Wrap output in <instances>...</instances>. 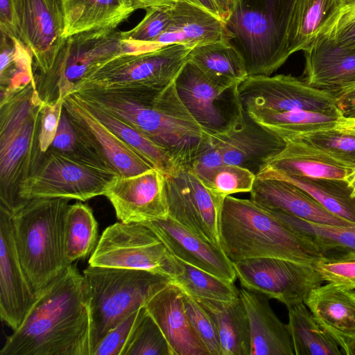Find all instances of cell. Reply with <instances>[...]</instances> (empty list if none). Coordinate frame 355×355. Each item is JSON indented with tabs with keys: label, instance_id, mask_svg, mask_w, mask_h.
<instances>
[{
	"label": "cell",
	"instance_id": "5b68a950",
	"mask_svg": "<svg viewBox=\"0 0 355 355\" xmlns=\"http://www.w3.org/2000/svg\"><path fill=\"white\" fill-rule=\"evenodd\" d=\"M42 103L31 84L0 105L1 207L11 214L27 201L19 196L20 186L44 153L39 141Z\"/></svg>",
	"mask_w": 355,
	"mask_h": 355
},
{
	"label": "cell",
	"instance_id": "6125c7cd",
	"mask_svg": "<svg viewBox=\"0 0 355 355\" xmlns=\"http://www.w3.org/2000/svg\"><path fill=\"white\" fill-rule=\"evenodd\" d=\"M355 47V46H354Z\"/></svg>",
	"mask_w": 355,
	"mask_h": 355
},
{
	"label": "cell",
	"instance_id": "ab89813d",
	"mask_svg": "<svg viewBox=\"0 0 355 355\" xmlns=\"http://www.w3.org/2000/svg\"><path fill=\"white\" fill-rule=\"evenodd\" d=\"M271 211L293 229L312 239L322 250V256L355 251V226L315 223Z\"/></svg>",
	"mask_w": 355,
	"mask_h": 355
},
{
	"label": "cell",
	"instance_id": "2e32d148",
	"mask_svg": "<svg viewBox=\"0 0 355 355\" xmlns=\"http://www.w3.org/2000/svg\"><path fill=\"white\" fill-rule=\"evenodd\" d=\"M64 109L78 137L96 162L120 177L155 168L104 125L75 93L64 98Z\"/></svg>",
	"mask_w": 355,
	"mask_h": 355
},
{
	"label": "cell",
	"instance_id": "4316f807",
	"mask_svg": "<svg viewBox=\"0 0 355 355\" xmlns=\"http://www.w3.org/2000/svg\"><path fill=\"white\" fill-rule=\"evenodd\" d=\"M225 41L223 21L207 9L187 1L171 7V21L155 42L157 48L182 44L193 49L205 44Z\"/></svg>",
	"mask_w": 355,
	"mask_h": 355
},
{
	"label": "cell",
	"instance_id": "7c38bea8",
	"mask_svg": "<svg viewBox=\"0 0 355 355\" xmlns=\"http://www.w3.org/2000/svg\"><path fill=\"white\" fill-rule=\"evenodd\" d=\"M237 91L241 107L249 114L292 110L340 114L332 92L291 75L248 76Z\"/></svg>",
	"mask_w": 355,
	"mask_h": 355
},
{
	"label": "cell",
	"instance_id": "7a4b0ae2",
	"mask_svg": "<svg viewBox=\"0 0 355 355\" xmlns=\"http://www.w3.org/2000/svg\"><path fill=\"white\" fill-rule=\"evenodd\" d=\"M121 118L166 150L180 167H190L210 141L180 98L175 80L161 89H84L73 92Z\"/></svg>",
	"mask_w": 355,
	"mask_h": 355
},
{
	"label": "cell",
	"instance_id": "1f68e13d",
	"mask_svg": "<svg viewBox=\"0 0 355 355\" xmlns=\"http://www.w3.org/2000/svg\"><path fill=\"white\" fill-rule=\"evenodd\" d=\"M340 6L341 0H295L287 31L290 55L308 49Z\"/></svg>",
	"mask_w": 355,
	"mask_h": 355
},
{
	"label": "cell",
	"instance_id": "b9f144b4",
	"mask_svg": "<svg viewBox=\"0 0 355 355\" xmlns=\"http://www.w3.org/2000/svg\"><path fill=\"white\" fill-rule=\"evenodd\" d=\"M171 7L146 8L144 17L136 26L122 31L126 53H142L159 49L155 42L170 24Z\"/></svg>",
	"mask_w": 355,
	"mask_h": 355
},
{
	"label": "cell",
	"instance_id": "5bb4252c",
	"mask_svg": "<svg viewBox=\"0 0 355 355\" xmlns=\"http://www.w3.org/2000/svg\"><path fill=\"white\" fill-rule=\"evenodd\" d=\"M233 263L236 279L247 289L274 298L287 308L304 303L324 282L311 264L275 257L249 258Z\"/></svg>",
	"mask_w": 355,
	"mask_h": 355
},
{
	"label": "cell",
	"instance_id": "74e56055",
	"mask_svg": "<svg viewBox=\"0 0 355 355\" xmlns=\"http://www.w3.org/2000/svg\"><path fill=\"white\" fill-rule=\"evenodd\" d=\"M250 115L284 140L297 134L336 127L342 122L340 114H328L306 110L266 112Z\"/></svg>",
	"mask_w": 355,
	"mask_h": 355
},
{
	"label": "cell",
	"instance_id": "cb8c5ba5",
	"mask_svg": "<svg viewBox=\"0 0 355 355\" xmlns=\"http://www.w3.org/2000/svg\"><path fill=\"white\" fill-rule=\"evenodd\" d=\"M304 304L344 354L355 341V289L327 282L313 289Z\"/></svg>",
	"mask_w": 355,
	"mask_h": 355
},
{
	"label": "cell",
	"instance_id": "6f0895ef",
	"mask_svg": "<svg viewBox=\"0 0 355 355\" xmlns=\"http://www.w3.org/2000/svg\"><path fill=\"white\" fill-rule=\"evenodd\" d=\"M219 10L220 17L223 21L230 14L235 0H214Z\"/></svg>",
	"mask_w": 355,
	"mask_h": 355
},
{
	"label": "cell",
	"instance_id": "ffe728a7",
	"mask_svg": "<svg viewBox=\"0 0 355 355\" xmlns=\"http://www.w3.org/2000/svg\"><path fill=\"white\" fill-rule=\"evenodd\" d=\"M211 136L225 164L246 168L255 176L286 145L282 137L255 121L243 110L239 125L225 133Z\"/></svg>",
	"mask_w": 355,
	"mask_h": 355
},
{
	"label": "cell",
	"instance_id": "6da1fadb",
	"mask_svg": "<svg viewBox=\"0 0 355 355\" xmlns=\"http://www.w3.org/2000/svg\"><path fill=\"white\" fill-rule=\"evenodd\" d=\"M83 275L71 264L36 295L0 355H92Z\"/></svg>",
	"mask_w": 355,
	"mask_h": 355
},
{
	"label": "cell",
	"instance_id": "7dc6e473",
	"mask_svg": "<svg viewBox=\"0 0 355 355\" xmlns=\"http://www.w3.org/2000/svg\"><path fill=\"white\" fill-rule=\"evenodd\" d=\"M147 313L146 306L131 313L99 341L92 355H122L138 324Z\"/></svg>",
	"mask_w": 355,
	"mask_h": 355
},
{
	"label": "cell",
	"instance_id": "ac0fdd59",
	"mask_svg": "<svg viewBox=\"0 0 355 355\" xmlns=\"http://www.w3.org/2000/svg\"><path fill=\"white\" fill-rule=\"evenodd\" d=\"M104 196L121 222L143 223L168 216L165 175L157 168L134 176H117Z\"/></svg>",
	"mask_w": 355,
	"mask_h": 355
},
{
	"label": "cell",
	"instance_id": "8992f818",
	"mask_svg": "<svg viewBox=\"0 0 355 355\" xmlns=\"http://www.w3.org/2000/svg\"><path fill=\"white\" fill-rule=\"evenodd\" d=\"M69 201L34 198L12 214L19 257L35 295L71 265L64 252Z\"/></svg>",
	"mask_w": 355,
	"mask_h": 355
},
{
	"label": "cell",
	"instance_id": "d590c367",
	"mask_svg": "<svg viewBox=\"0 0 355 355\" xmlns=\"http://www.w3.org/2000/svg\"><path fill=\"white\" fill-rule=\"evenodd\" d=\"M287 309V327L295 355L343 354L334 338L319 324L304 303Z\"/></svg>",
	"mask_w": 355,
	"mask_h": 355
},
{
	"label": "cell",
	"instance_id": "11a10c76",
	"mask_svg": "<svg viewBox=\"0 0 355 355\" xmlns=\"http://www.w3.org/2000/svg\"><path fill=\"white\" fill-rule=\"evenodd\" d=\"M327 39L340 46H355V21L342 29L331 38Z\"/></svg>",
	"mask_w": 355,
	"mask_h": 355
},
{
	"label": "cell",
	"instance_id": "30bf717a",
	"mask_svg": "<svg viewBox=\"0 0 355 355\" xmlns=\"http://www.w3.org/2000/svg\"><path fill=\"white\" fill-rule=\"evenodd\" d=\"M96 163L49 148L32 175L19 188L24 201L34 198H64L86 201L104 196L117 177Z\"/></svg>",
	"mask_w": 355,
	"mask_h": 355
},
{
	"label": "cell",
	"instance_id": "c3c4849f",
	"mask_svg": "<svg viewBox=\"0 0 355 355\" xmlns=\"http://www.w3.org/2000/svg\"><path fill=\"white\" fill-rule=\"evenodd\" d=\"M50 147L98 164L78 137L64 108H62L57 132Z\"/></svg>",
	"mask_w": 355,
	"mask_h": 355
},
{
	"label": "cell",
	"instance_id": "60d3db41",
	"mask_svg": "<svg viewBox=\"0 0 355 355\" xmlns=\"http://www.w3.org/2000/svg\"><path fill=\"white\" fill-rule=\"evenodd\" d=\"M300 141L355 169V131L338 125L295 135L286 140Z\"/></svg>",
	"mask_w": 355,
	"mask_h": 355
},
{
	"label": "cell",
	"instance_id": "7402d4cb",
	"mask_svg": "<svg viewBox=\"0 0 355 355\" xmlns=\"http://www.w3.org/2000/svg\"><path fill=\"white\" fill-rule=\"evenodd\" d=\"M169 346L171 355H209L188 319L182 291L171 283L146 305Z\"/></svg>",
	"mask_w": 355,
	"mask_h": 355
},
{
	"label": "cell",
	"instance_id": "3957f363",
	"mask_svg": "<svg viewBox=\"0 0 355 355\" xmlns=\"http://www.w3.org/2000/svg\"><path fill=\"white\" fill-rule=\"evenodd\" d=\"M220 244L232 261L275 257L312 265L322 251L310 237L296 231L250 199L227 196L220 219Z\"/></svg>",
	"mask_w": 355,
	"mask_h": 355
},
{
	"label": "cell",
	"instance_id": "bcb514c9",
	"mask_svg": "<svg viewBox=\"0 0 355 355\" xmlns=\"http://www.w3.org/2000/svg\"><path fill=\"white\" fill-rule=\"evenodd\" d=\"M182 293L185 311L193 330L209 355H220V340L212 316L195 298Z\"/></svg>",
	"mask_w": 355,
	"mask_h": 355
},
{
	"label": "cell",
	"instance_id": "681fc988",
	"mask_svg": "<svg viewBox=\"0 0 355 355\" xmlns=\"http://www.w3.org/2000/svg\"><path fill=\"white\" fill-rule=\"evenodd\" d=\"M64 98L58 96L53 101L42 103L39 141L43 153L49 148L55 137L62 114Z\"/></svg>",
	"mask_w": 355,
	"mask_h": 355
},
{
	"label": "cell",
	"instance_id": "e575fe53",
	"mask_svg": "<svg viewBox=\"0 0 355 355\" xmlns=\"http://www.w3.org/2000/svg\"><path fill=\"white\" fill-rule=\"evenodd\" d=\"M76 96L111 132L165 175L179 168L166 150L141 132L112 113Z\"/></svg>",
	"mask_w": 355,
	"mask_h": 355
},
{
	"label": "cell",
	"instance_id": "484cf974",
	"mask_svg": "<svg viewBox=\"0 0 355 355\" xmlns=\"http://www.w3.org/2000/svg\"><path fill=\"white\" fill-rule=\"evenodd\" d=\"M249 321L250 355H293L288 330L270 305L268 297L247 288L240 290Z\"/></svg>",
	"mask_w": 355,
	"mask_h": 355
},
{
	"label": "cell",
	"instance_id": "8fae6325",
	"mask_svg": "<svg viewBox=\"0 0 355 355\" xmlns=\"http://www.w3.org/2000/svg\"><path fill=\"white\" fill-rule=\"evenodd\" d=\"M89 265L147 270L173 278L178 262L156 234L142 223L118 222L102 233Z\"/></svg>",
	"mask_w": 355,
	"mask_h": 355
},
{
	"label": "cell",
	"instance_id": "52a82bcc",
	"mask_svg": "<svg viewBox=\"0 0 355 355\" xmlns=\"http://www.w3.org/2000/svg\"><path fill=\"white\" fill-rule=\"evenodd\" d=\"M89 306L92 355L105 334L172 282V278L142 270L89 265L83 271Z\"/></svg>",
	"mask_w": 355,
	"mask_h": 355
},
{
	"label": "cell",
	"instance_id": "94428289",
	"mask_svg": "<svg viewBox=\"0 0 355 355\" xmlns=\"http://www.w3.org/2000/svg\"><path fill=\"white\" fill-rule=\"evenodd\" d=\"M339 125L355 131V121H348V122H343Z\"/></svg>",
	"mask_w": 355,
	"mask_h": 355
},
{
	"label": "cell",
	"instance_id": "7bdbcfd3",
	"mask_svg": "<svg viewBox=\"0 0 355 355\" xmlns=\"http://www.w3.org/2000/svg\"><path fill=\"white\" fill-rule=\"evenodd\" d=\"M198 177L212 193L223 198L234 193L250 192L256 178L249 170L228 164Z\"/></svg>",
	"mask_w": 355,
	"mask_h": 355
},
{
	"label": "cell",
	"instance_id": "f1b7e54d",
	"mask_svg": "<svg viewBox=\"0 0 355 355\" xmlns=\"http://www.w3.org/2000/svg\"><path fill=\"white\" fill-rule=\"evenodd\" d=\"M63 38L83 32L117 28L136 10L130 0H64Z\"/></svg>",
	"mask_w": 355,
	"mask_h": 355
},
{
	"label": "cell",
	"instance_id": "ba28073f",
	"mask_svg": "<svg viewBox=\"0 0 355 355\" xmlns=\"http://www.w3.org/2000/svg\"><path fill=\"white\" fill-rule=\"evenodd\" d=\"M191 49L182 44H170L146 52L121 53L87 74L73 92L163 88L175 80Z\"/></svg>",
	"mask_w": 355,
	"mask_h": 355
},
{
	"label": "cell",
	"instance_id": "e0dca14e",
	"mask_svg": "<svg viewBox=\"0 0 355 355\" xmlns=\"http://www.w3.org/2000/svg\"><path fill=\"white\" fill-rule=\"evenodd\" d=\"M18 39L33 54L35 75L46 73L63 42L64 0H14Z\"/></svg>",
	"mask_w": 355,
	"mask_h": 355
},
{
	"label": "cell",
	"instance_id": "f907efd6",
	"mask_svg": "<svg viewBox=\"0 0 355 355\" xmlns=\"http://www.w3.org/2000/svg\"><path fill=\"white\" fill-rule=\"evenodd\" d=\"M224 164L222 153L211 136L190 167L197 176H200Z\"/></svg>",
	"mask_w": 355,
	"mask_h": 355
},
{
	"label": "cell",
	"instance_id": "4dcf8cb0",
	"mask_svg": "<svg viewBox=\"0 0 355 355\" xmlns=\"http://www.w3.org/2000/svg\"><path fill=\"white\" fill-rule=\"evenodd\" d=\"M256 177L288 182L308 193L334 215L355 224V196L346 179L293 176L268 168Z\"/></svg>",
	"mask_w": 355,
	"mask_h": 355
},
{
	"label": "cell",
	"instance_id": "db71d44e",
	"mask_svg": "<svg viewBox=\"0 0 355 355\" xmlns=\"http://www.w3.org/2000/svg\"><path fill=\"white\" fill-rule=\"evenodd\" d=\"M0 30L1 33L18 39L14 0H0Z\"/></svg>",
	"mask_w": 355,
	"mask_h": 355
},
{
	"label": "cell",
	"instance_id": "f5cc1de1",
	"mask_svg": "<svg viewBox=\"0 0 355 355\" xmlns=\"http://www.w3.org/2000/svg\"><path fill=\"white\" fill-rule=\"evenodd\" d=\"M342 122L355 121V83L333 93Z\"/></svg>",
	"mask_w": 355,
	"mask_h": 355
},
{
	"label": "cell",
	"instance_id": "d6a6232c",
	"mask_svg": "<svg viewBox=\"0 0 355 355\" xmlns=\"http://www.w3.org/2000/svg\"><path fill=\"white\" fill-rule=\"evenodd\" d=\"M0 51L2 103L30 85H35L37 68L31 51L15 37L1 33Z\"/></svg>",
	"mask_w": 355,
	"mask_h": 355
},
{
	"label": "cell",
	"instance_id": "277c9868",
	"mask_svg": "<svg viewBox=\"0 0 355 355\" xmlns=\"http://www.w3.org/2000/svg\"><path fill=\"white\" fill-rule=\"evenodd\" d=\"M295 0H235L225 41L243 60L248 76H269L287 60V31Z\"/></svg>",
	"mask_w": 355,
	"mask_h": 355
},
{
	"label": "cell",
	"instance_id": "603a6c76",
	"mask_svg": "<svg viewBox=\"0 0 355 355\" xmlns=\"http://www.w3.org/2000/svg\"><path fill=\"white\" fill-rule=\"evenodd\" d=\"M250 193L252 200L270 211L315 223L355 226L327 211L301 188L284 180L256 177Z\"/></svg>",
	"mask_w": 355,
	"mask_h": 355
},
{
	"label": "cell",
	"instance_id": "816d5d0a",
	"mask_svg": "<svg viewBox=\"0 0 355 355\" xmlns=\"http://www.w3.org/2000/svg\"><path fill=\"white\" fill-rule=\"evenodd\" d=\"M354 21L355 4L342 6L327 21L318 35L331 38L342 29Z\"/></svg>",
	"mask_w": 355,
	"mask_h": 355
},
{
	"label": "cell",
	"instance_id": "f35d334b",
	"mask_svg": "<svg viewBox=\"0 0 355 355\" xmlns=\"http://www.w3.org/2000/svg\"><path fill=\"white\" fill-rule=\"evenodd\" d=\"M177 274L172 284L195 298L231 301L240 296L234 282H230L176 258Z\"/></svg>",
	"mask_w": 355,
	"mask_h": 355
},
{
	"label": "cell",
	"instance_id": "680465c9",
	"mask_svg": "<svg viewBox=\"0 0 355 355\" xmlns=\"http://www.w3.org/2000/svg\"><path fill=\"white\" fill-rule=\"evenodd\" d=\"M193 1L196 5L207 9L220 17L219 10L214 0H193Z\"/></svg>",
	"mask_w": 355,
	"mask_h": 355
},
{
	"label": "cell",
	"instance_id": "9c48e42d",
	"mask_svg": "<svg viewBox=\"0 0 355 355\" xmlns=\"http://www.w3.org/2000/svg\"><path fill=\"white\" fill-rule=\"evenodd\" d=\"M124 53L122 31L117 28L93 30L64 38L50 70L35 77L40 98L51 102L58 96L65 98L87 74Z\"/></svg>",
	"mask_w": 355,
	"mask_h": 355
},
{
	"label": "cell",
	"instance_id": "9a60e30c",
	"mask_svg": "<svg viewBox=\"0 0 355 355\" xmlns=\"http://www.w3.org/2000/svg\"><path fill=\"white\" fill-rule=\"evenodd\" d=\"M168 216L203 240L220 247V219L225 198L215 195L191 167L165 175Z\"/></svg>",
	"mask_w": 355,
	"mask_h": 355
},
{
	"label": "cell",
	"instance_id": "f546056e",
	"mask_svg": "<svg viewBox=\"0 0 355 355\" xmlns=\"http://www.w3.org/2000/svg\"><path fill=\"white\" fill-rule=\"evenodd\" d=\"M195 300L214 319L220 340V355H250L249 321L240 296L231 301Z\"/></svg>",
	"mask_w": 355,
	"mask_h": 355
},
{
	"label": "cell",
	"instance_id": "d6986e66",
	"mask_svg": "<svg viewBox=\"0 0 355 355\" xmlns=\"http://www.w3.org/2000/svg\"><path fill=\"white\" fill-rule=\"evenodd\" d=\"M0 315L13 331L22 322L35 294L16 247L12 214L0 209Z\"/></svg>",
	"mask_w": 355,
	"mask_h": 355
},
{
	"label": "cell",
	"instance_id": "9f6ffc18",
	"mask_svg": "<svg viewBox=\"0 0 355 355\" xmlns=\"http://www.w3.org/2000/svg\"><path fill=\"white\" fill-rule=\"evenodd\" d=\"M135 10L151 7L170 6L178 1H187L195 3L193 0H130Z\"/></svg>",
	"mask_w": 355,
	"mask_h": 355
},
{
	"label": "cell",
	"instance_id": "f6af8a7d",
	"mask_svg": "<svg viewBox=\"0 0 355 355\" xmlns=\"http://www.w3.org/2000/svg\"><path fill=\"white\" fill-rule=\"evenodd\" d=\"M312 266L324 282L355 289V251L322 256Z\"/></svg>",
	"mask_w": 355,
	"mask_h": 355
},
{
	"label": "cell",
	"instance_id": "836d02e7",
	"mask_svg": "<svg viewBox=\"0 0 355 355\" xmlns=\"http://www.w3.org/2000/svg\"><path fill=\"white\" fill-rule=\"evenodd\" d=\"M189 60L214 82L225 86H238L248 76L243 58L224 41L193 47Z\"/></svg>",
	"mask_w": 355,
	"mask_h": 355
},
{
	"label": "cell",
	"instance_id": "d4e9b609",
	"mask_svg": "<svg viewBox=\"0 0 355 355\" xmlns=\"http://www.w3.org/2000/svg\"><path fill=\"white\" fill-rule=\"evenodd\" d=\"M306 83L334 93L355 83V47L343 46L318 35L304 51Z\"/></svg>",
	"mask_w": 355,
	"mask_h": 355
},
{
	"label": "cell",
	"instance_id": "44dd1931",
	"mask_svg": "<svg viewBox=\"0 0 355 355\" xmlns=\"http://www.w3.org/2000/svg\"><path fill=\"white\" fill-rule=\"evenodd\" d=\"M142 223L156 234L175 257L234 283L233 263L221 248L203 240L169 216Z\"/></svg>",
	"mask_w": 355,
	"mask_h": 355
},
{
	"label": "cell",
	"instance_id": "4fadbf2b",
	"mask_svg": "<svg viewBox=\"0 0 355 355\" xmlns=\"http://www.w3.org/2000/svg\"><path fill=\"white\" fill-rule=\"evenodd\" d=\"M175 86L184 105L209 135L225 133L241 123L238 86L214 82L189 60L175 79Z\"/></svg>",
	"mask_w": 355,
	"mask_h": 355
},
{
	"label": "cell",
	"instance_id": "91938a15",
	"mask_svg": "<svg viewBox=\"0 0 355 355\" xmlns=\"http://www.w3.org/2000/svg\"><path fill=\"white\" fill-rule=\"evenodd\" d=\"M349 187L352 189V196H355V169L352 173L346 178Z\"/></svg>",
	"mask_w": 355,
	"mask_h": 355
},
{
	"label": "cell",
	"instance_id": "ee69618b",
	"mask_svg": "<svg viewBox=\"0 0 355 355\" xmlns=\"http://www.w3.org/2000/svg\"><path fill=\"white\" fill-rule=\"evenodd\" d=\"M122 355H171L163 333L148 313L137 326Z\"/></svg>",
	"mask_w": 355,
	"mask_h": 355
},
{
	"label": "cell",
	"instance_id": "83f0119b",
	"mask_svg": "<svg viewBox=\"0 0 355 355\" xmlns=\"http://www.w3.org/2000/svg\"><path fill=\"white\" fill-rule=\"evenodd\" d=\"M286 142L284 150L266 168L293 176L344 180L354 171L300 141L288 139Z\"/></svg>",
	"mask_w": 355,
	"mask_h": 355
},
{
	"label": "cell",
	"instance_id": "8d00e7d4",
	"mask_svg": "<svg viewBox=\"0 0 355 355\" xmlns=\"http://www.w3.org/2000/svg\"><path fill=\"white\" fill-rule=\"evenodd\" d=\"M98 238V223L92 209L77 202L69 205L64 221V252L67 262L84 258L93 252Z\"/></svg>",
	"mask_w": 355,
	"mask_h": 355
}]
</instances>
